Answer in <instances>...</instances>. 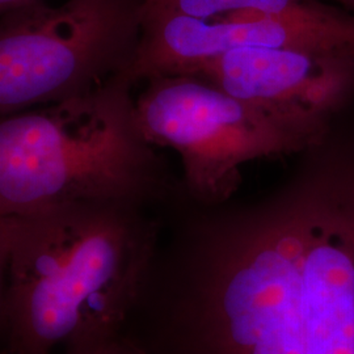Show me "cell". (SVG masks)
Listing matches in <instances>:
<instances>
[{
    "mask_svg": "<svg viewBox=\"0 0 354 354\" xmlns=\"http://www.w3.org/2000/svg\"><path fill=\"white\" fill-rule=\"evenodd\" d=\"M124 333L145 354H354V109L260 197L181 196Z\"/></svg>",
    "mask_w": 354,
    "mask_h": 354,
    "instance_id": "obj_1",
    "label": "cell"
},
{
    "mask_svg": "<svg viewBox=\"0 0 354 354\" xmlns=\"http://www.w3.org/2000/svg\"><path fill=\"white\" fill-rule=\"evenodd\" d=\"M151 210L77 201L0 215L1 354H64L120 335L162 239Z\"/></svg>",
    "mask_w": 354,
    "mask_h": 354,
    "instance_id": "obj_2",
    "label": "cell"
},
{
    "mask_svg": "<svg viewBox=\"0 0 354 354\" xmlns=\"http://www.w3.org/2000/svg\"><path fill=\"white\" fill-rule=\"evenodd\" d=\"M127 74L62 102L1 117L0 215L77 201L163 209L180 176L145 136Z\"/></svg>",
    "mask_w": 354,
    "mask_h": 354,
    "instance_id": "obj_3",
    "label": "cell"
},
{
    "mask_svg": "<svg viewBox=\"0 0 354 354\" xmlns=\"http://www.w3.org/2000/svg\"><path fill=\"white\" fill-rule=\"evenodd\" d=\"M145 83L137 99L142 130L153 146L177 152L184 196L205 206L236 196L243 165L295 156L337 118L326 121L244 102L198 74L153 76Z\"/></svg>",
    "mask_w": 354,
    "mask_h": 354,
    "instance_id": "obj_4",
    "label": "cell"
},
{
    "mask_svg": "<svg viewBox=\"0 0 354 354\" xmlns=\"http://www.w3.org/2000/svg\"><path fill=\"white\" fill-rule=\"evenodd\" d=\"M146 3L67 0L53 7L41 0L1 13V117L129 76L140 51Z\"/></svg>",
    "mask_w": 354,
    "mask_h": 354,
    "instance_id": "obj_5",
    "label": "cell"
},
{
    "mask_svg": "<svg viewBox=\"0 0 354 354\" xmlns=\"http://www.w3.org/2000/svg\"><path fill=\"white\" fill-rule=\"evenodd\" d=\"M245 48L354 55V15L326 0H302L281 11L215 21L145 11L140 51L129 77L136 84L189 73L207 59Z\"/></svg>",
    "mask_w": 354,
    "mask_h": 354,
    "instance_id": "obj_6",
    "label": "cell"
},
{
    "mask_svg": "<svg viewBox=\"0 0 354 354\" xmlns=\"http://www.w3.org/2000/svg\"><path fill=\"white\" fill-rule=\"evenodd\" d=\"M189 73L236 99L285 113L332 121L354 106L351 54L245 48L226 51Z\"/></svg>",
    "mask_w": 354,
    "mask_h": 354,
    "instance_id": "obj_7",
    "label": "cell"
},
{
    "mask_svg": "<svg viewBox=\"0 0 354 354\" xmlns=\"http://www.w3.org/2000/svg\"><path fill=\"white\" fill-rule=\"evenodd\" d=\"M302 0H147L146 12L215 21L245 12H274Z\"/></svg>",
    "mask_w": 354,
    "mask_h": 354,
    "instance_id": "obj_8",
    "label": "cell"
},
{
    "mask_svg": "<svg viewBox=\"0 0 354 354\" xmlns=\"http://www.w3.org/2000/svg\"><path fill=\"white\" fill-rule=\"evenodd\" d=\"M64 354H145L137 344L131 342L124 332L112 339L76 349Z\"/></svg>",
    "mask_w": 354,
    "mask_h": 354,
    "instance_id": "obj_9",
    "label": "cell"
},
{
    "mask_svg": "<svg viewBox=\"0 0 354 354\" xmlns=\"http://www.w3.org/2000/svg\"><path fill=\"white\" fill-rule=\"evenodd\" d=\"M41 0H0V13L10 12L19 8H23L26 6H30L33 3H37Z\"/></svg>",
    "mask_w": 354,
    "mask_h": 354,
    "instance_id": "obj_10",
    "label": "cell"
},
{
    "mask_svg": "<svg viewBox=\"0 0 354 354\" xmlns=\"http://www.w3.org/2000/svg\"><path fill=\"white\" fill-rule=\"evenodd\" d=\"M326 1L332 3L335 6H339V7L344 8L345 11L354 15V0H326Z\"/></svg>",
    "mask_w": 354,
    "mask_h": 354,
    "instance_id": "obj_11",
    "label": "cell"
}]
</instances>
